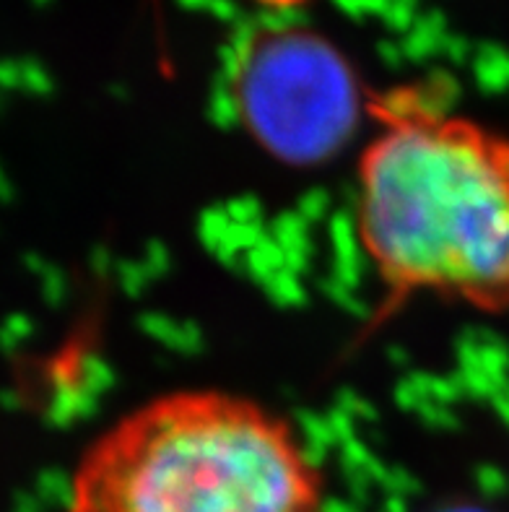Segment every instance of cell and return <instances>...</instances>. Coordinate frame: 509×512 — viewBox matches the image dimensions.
I'll use <instances>...</instances> for the list:
<instances>
[{"label": "cell", "instance_id": "obj_1", "mask_svg": "<svg viewBox=\"0 0 509 512\" xmlns=\"http://www.w3.org/2000/svg\"><path fill=\"white\" fill-rule=\"evenodd\" d=\"M367 107L356 237L382 286L374 323L424 294L509 312V136L413 89Z\"/></svg>", "mask_w": 509, "mask_h": 512}, {"label": "cell", "instance_id": "obj_4", "mask_svg": "<svg viewBox=\"0 0 509 512\" xmlns=\"http://www.w3.org/2000/svg\"><path fill=\"white\" fill-rule=\"evenodd\" d=\"M263 3H268V6H294L299 0H263Z\"/></svg>", "mask_w": 509, "mask_h": 512}, {"label": "cell", "instance_id": "obj_3", "mask_svg": "<svg viewBox=\"0 0 509 512\" xmlns=\"http://www.w3.org/2000/svg\"><path fill=\"white\" fill-rule=\"evenodd\" d=\"M232 102L247 136L294 167L341 154L369 110L351 60L307 26H265L247 37L234 60Z\"/></svg>", "mask_w": 509, "mask_h": 512}, {"label": "cell", "instance_id": "obj_2", "mask_svg": "<svg viewBox=\"0 0 509 512\" xmlns=\"http://www.w3.org/2000/svg\"><path fill=\"white\" fill-rule=\"evenodd\" d=\"M325 479L284 416L224 390H174L81 455L68 512H323Z\"/></svg>", "mask_w": 509, "mask_h": 512}]
</instances>
